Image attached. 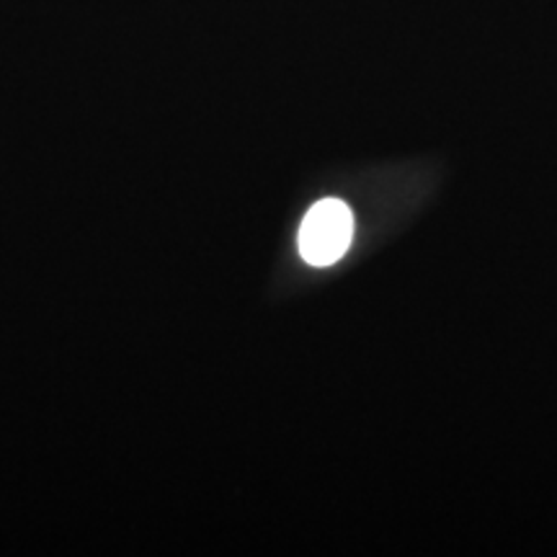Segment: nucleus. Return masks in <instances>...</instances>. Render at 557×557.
Here are the masks:
<instances>
[{"mask_svg":"<svg viewBox=\"0 0 557 557\" xmlns=\"http://www.w3.org/2000/svg\"><path fill=\"white\" fill-rule=\"evenodd\" d=\"M354 238V214L341 199H320L299 227V253L310 267H331Z\"/></svg>","mask_w":557,"mask_h":557,"instance_id":"1","label":"nucleus"}]
</instances>
